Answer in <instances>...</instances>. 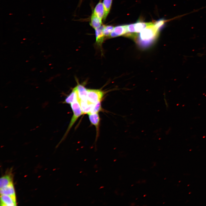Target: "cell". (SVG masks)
<instances>
[{
    "instance_id": "obj_15",
    "label": "cell",
    "mask_w": 206,
    "mask_h": 206,
    "mask_svg": "<svg viewBox=\"0 0 206 206\" xmlns=\"http://www.w3.org/2000/svg\"><path fill=\"white\" fill-rule=\"evenodd\" d=\"M102 20L92 13L90 24L93 28L95 29L100 27L102 25Z\"/></svg>"
},
{
    "instance_id": "obj_11",
    "label": "cell",
    "mask_w": 206,
    "mask_h": 206,
    "mask_svg": "<svg viewBox=\"0 0 206 206\" xmlns=\"http://www.w3.org/2000/svg\"><path fill=\"white\" fill-rule=\"evenodd\" d=\"M134 24L135 32L138 33L146 27L153 25L154 23L144 22L138 21Z\"/></svg>"
},
{
    "instance_id": "obj_12",
    "label": "cell",
    "mask_w": 206,
    "mask_h": 206,
    "mask_svg": "<svg viewBox=\"0 0 206 206\" xmlns=\"http://www.w3.org/2000/svg\"><path fill=\"white\" fill-rule=\"evenodd\" d=\"M12 183L13 178L11 174H7L0 178V188L5 187Z\"/></svg>"
},
{
    "instance_id": "obj_14",
    "label": "cell",
    "mask_w": 206,
    "mask_h": 206,
    "mask_svg": "<svg viewBox=\"0 0 206 206\" xmlns=\"http://www.w3.org/2000/svg\"><path fill=\"white\" fill-rule=\"evenodd\" d=\"M1 195H5L16 197L13 183L0 189Z\"/></svg>"
},
{
    "instance_id": "obj_8",
    "label": "cell",
    "mask_w": 206,
    "mask_h": 206,
    "mask_svg": "<svg viewBox=\"0 0 206 206\" xmlns=\"http://www.w3.org/2000/svg\"><path fill=\"white\" fill-rule=\"evenodd\" d=\"M76 89L79 100H86L87 89L83 85L78 84L75 87Z\"/></svg>"
},
{
    "instance_id": "obj_16",
    "label": "cell",
    "mask_w": 206,
    "mask_h": 206,
    "mask_svg": "<svg viewBox=\"0 0 206 206\" xmlns=\"http://www.w3.org/2000/svg\"><path fill=\"white\" fill-rule=\"evenodd\" d=\"M112 0H103V3L104 9V14L103 21H105L109 14L111 7Z\"/></svg>"
},
{
    "instance_id": "obj_20",
    "label": "cell",
    "mask_w": 206,
    "mask_h": 206,
    "mask_svg": "<svg viewBox=\"0 0 206 206\" xmlns=\"http://www.w3.org/2000/svg\"><path fill=\"white\" fill-rule=\"evenodd\" d=\"M127 33H135V29L134 27V24H131L127 25Z\"/></svg>"
},
{
    "instance_id": "obj_9",
    "label": "cell",
    "mask_w": 206,
    "mask_h": 206,
    "mask_svg": "<svg viewBox=\"0 0 206 206\" xmlns=\"http://www.w3.org/2000/svg\"><path fill=\"white\" fill-rule=\"evenodd\" d=\"M79 102L83 114L90 113L94 104L90 103L87 100H80Z\"/></svg>"
},
{
    "instance_id": "obj_7",
    "label": "cell",
    "mask_w": 206,
    "mask_h": 206,
    "mask_svg": "<svg viewBox=\"0 0 206 206\" xmlns=\"http://www.w3.org/2000/svg\"><path fill=\"white\" fill-rule=\"evenodd\" d=\"M93 12L101 19H103L104 14V9L102 0H100L96 5Z\"/></svg>"
},
{
    "instance_id": "obj_10",
    "label": "cell",
    "mask_w": 206,
    "mask_h": 206,
    "mask_svg": "<svg viewBox=\"0 0 206 206\" xmlns=\"http://www.w3.org/2000/svg\"><path fill=\"white\" fill-rule=\"evenodd\" d=\"M103 26L104 25H102L100 27L95 29L96 42L99 45L102 43L105 37L103 32Z\"/></svg>"
},
{
    "instance_id": "obj_13",
    "label": "cell",
    "mask_w": 206,
    "mask_h": 206,
    "mask_svg": "<svg viewBox=\"0 0 206 206\" xmlns=\"http://www.w3.org/2000/svg\"><path fill=\"white\" fill-rule=\"evenodd\" d=\"M79 99L76 87L72 90L70 94L66 98L64 103L71 104L76 100Z\"/></svg>"
},
{
    "instance_id": "obj_5",
    "label": "cell",
    "mask_w": 206,
    "mask_h": 206,
    "mask_svg": "<svg viewBox=\"0 0 206 206\" xmlns=\"http://www.w3.org/2000/svg\"><path fill=\"white\" fill-rule=\"evenodd\" d=\"M127 26L126 25H122L114 27L109 37L113 38L124 35L127 32Z\"/></svg>"
},
{
    "instance_id": "obj_4",
    "label": "cell",
    "mask_w": 206,
    "mask_h": 206,
    "mask_svg": "<svg viewBox=\"0 0 206 206\" xmlns=\"http://www.w3.org/2000/svg\"><path fill=\"white\" fill-rule=\"evenodd\" d=\"M1 195V206H12L16 205V197L5 195Z\"/></svg>"
},
{
    "instance_id": "obj_3",
    "label": "cell",
    "mask_w": 206,
    "mask_h": 206,
    "mask_svg": "<svg viewBox=\"0 0 206 206\" xmlns=\"http://www.w3.org/2000/svg\"><path fill=\"white\" fill-rule=\"evenodd\" d=\"M104 95V92L100 90L87 89V99L91 103L101 101Z\"/></svg>"
},
{
    "instance_id": "obj_18",
    "label": "cell",
    "mask_w": 206,
    "mask_h": 206,
    "mask_svg": "<svg viewBox=\"0 0 206 206\" xmlns=\"http://www.w3.org/2000/svg\"><path fill=\"white\" fill-rule=\"evenodd\" d=\"M101 110V101H100L94 104L90 113H98Z\"/></svg>"
},
{
    "instance_id": "obj_1",
    "label": "cell",
    "mask_w": 206,
    "mask_h": 206,
    "mask_svg": "<svg viewBox=\"0 0 206 206\" xmlns=\"http://www.w3.org/2000/svg\"><path fill=\"white\" fill-rule=\"evenodd\" d=\"M159 30L153 25L148 26L138 33L134 39L139 47L145 49L150 46L157 39Z\"/></svg>"
},
{
    "instance_id": "obj_6",
    "label": "cell",
    "mask_w": 206,
    "mask_h": 206,
    "mask_svg": "<svg viewBox=\"0 0 206 206\" xmlns=\"http://www.w3.org/2000/svg\"><path fill=\"white\" fill-rule=\"evenodd\" d=\"M89 120L92 124L94 125L96 128L97 134L98 130L100 119L98 113H89L88 114Z\"/></svg>"
},
{
    "instance_id": "obj_17",
    "label": "cell",
    "mask_w": 206,
    "mask_h": 206,
    "mask_svg": "<svg viewBox=\"0 0 206 206\" xmlns=\"http://www.w3.org/2000/svg\"><path fill=\"white\" fill-rule=\"evenodd\" d=\"M114 27L111 25H104L103 28V32L105 37H109Z\"/></svg>"
},
{
    "instance_id": "obj_19",
    "label": "cell",
    "mask_w": 206,
    "mask_h": 206,
    "mask_svg": "<svg viewBox=\"0 0 206 206\" xmlns=\"http://www.w3.org/2000/svg\"><path fill=\"white\" fill-rule=\"evenodd\" d=\"M166 21L163 19H161L154 22V26L158 30H159L162 28L166 22Z\"/></svg>"
},
{
    "instance_id": "obj_2",
    "label": "cell",
    "mask_w": 206,
    "mask_h": 206,
    "mask_svg": "<svg viewBox=\"0 0 206 206\" xmlns=\"http://www.w3.org/2000/svg\"><path fill=\"white\" fill-rule=\"evenodd\" d=\"M70 104L73 112V115L66 131L60 142H61L66 137L68 132L78 119L81 115L83 114L80 106L79 99L76 100Z\"/></svg>"
}]
</instances>
